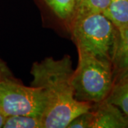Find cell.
Here are the masks:
<instances>
[{
	"instance_id": "5bb4252c",
	"label": "cell",
	"mask_w": 128,
	"mask_h": 128,
	"mask_svg": "<svg viewBox=\"0 0 128 128\" xmlns=\"http://www.w3.org/2000/svg\"><path fill=\"white\" fill-rule=\"evenodd\" d=\"M5 117L0 112V128H2L3 127V124L4 122Z\"/></svg>"
},
{
	"instance_id": "30bf717a",
	"label": "cell",
	"mask_w": 128,
	"mask_h": 128,
	"mask_svg": "<svg viewBox=\"0 0 128 128\" xmlns=\"http://www.w3.org/2000/svg\"><path fill=\"white\" fill-rule=\"evenodd\" d=\"M110 1V0H76L74 18L93 13H103L108 8Z\"/></svg>"
},
{
	"instance_id": "7c38bea8",
	"label": "cell",
	"mask_w": 128,
	"mask_h": 128,
	"mask_svg": "<svg viewBox=\"0 0 128 128\" xmlns=\"http://www.w3.org/2000/svg\"><path fill=\"white\" fill-rule=\"evenodd\" d=\"M92 111L82 112L74 118L68 124L67 128H91Z\"/></svg>"
},
{
	"instance_id": "9c48e42d",
	"label": "cell",
	"mask_w": 128,
	"mask_h": 128,
	"mask_svg": "<svg viewBox=\"0 0 128 128\" xmlns=\"http://www.w3.org/2000/svg\"><path fill=\"white\" fill-rule=\"evenodd\" d=\"M44 2L58 18L70 26L75 16L76 0H44Z\"/></svg>"
},
{
	"instance_id": "6da1fadb",
	"label": "cell",
	"mask_w": 128,
	"mask_h": 128,
	"mask_svg": "<svg viewBox=\"0 0 128 128\" xmlns=\"http://www.w3.org/2000/svg\"><path fill=\"white\" fill-rule=\"evenodd\" d=\"M73 72L72 60L68 55L58 60L47 57L32 65L31 86L41 88L46 97L44 128H67L77 115L92 109L94 104L75 98Z\"/></svg>"
},
{
	"instance_id": "8fae6325",
	"label": "cell",
	"mask_w": 128,
	"mask_h": 128,
	"mask_svg": "<svg viewBox=\"0 0 128 128\" xmlns=\"http://www.w3.org/2000/svg\"><path fill=\"white\" fill-rule=\"evenodd\" d=\"M2 128H44L42 120L28 115H9L5 117Z\"/></svg>"
},
{
	"instance_id": "4fadbf2b",
	"label": "cell",
	"mask_w": 128,
	"mask_h": 128,
	"mask_svg": "<svg viewBox=\"0 0 128 128\" xmlns=\"http://www.w3.org/2000/svg\"><path fill=\"white\" fill-rule=\"evenodd\" d=\"M13 74L11 72L10 69L8 67L7 64H6L2 59L0 58V83L5 78L12 76Z\"/></svg>"
},
{
	"instance_id": "3957f363",
	"label": "cell",
	"mask_w": 128,
	"mask_h": 128,
	"mask_svg": "<svg viewBox=\"0 0 128 128\" xmlns=\"http://www.w3.org/2000/svg\"><path fill=\"white\" fill-rule=\"evenodd\" d=\"M70 28L77 48L112 62L118 29L102 13L74 18Z\"/></svg>"
},
{
	"instance_id": "8992f818",
	"label": "cell",
	"mask_w": 128,
	"mask_h": 128,
	"mask_svg": "<svg viewBox=\"0 0 128 128\" xmlns=\"http://www.w3.org/2000/svg\"><path fill=\"white\" fill-rule=\"evenodd\" d=\"M117 29V39L111 62L114 82L128 72V24Z\"/></svg>"
},
{
	"instance_id": "52a82bcc",
	"label": "cell",
	"mask_w": 128,
	"mask_h": 128,
	"mask_svg": "<svg viewBox=\"0 0 128 128\" xmlns=\"http://www.w3.org/2000/svg\"><path fill=\"white\" fill-rule=\"evenodd\" d=\"M105 100L117 106L128 117V72L114 81Z\"/></svg>"
},
{
	"instance_id": "277c9868",
	"label": "cell",
	"mask_w": 128,
	"mask_h": 128,
	"mask_svg": "<svg viewBox=\"0 0 128 128\" xmlns=\"http://www.w3.org/2000/svg\"><path fill=\"white\" fill-rule=\"evenodd\" d=\"M46 97L41 88L26 86L10 76L0 83V112L9 115H28L42 120Z\"/></svg>"
},
{
	"instance_id": "5b68a950",
	"label": "cell",
	"mask_w": 128,
	"mask_h": 128,
	"mask_svg": "<svg viewBox=\"0 0 128 128\" xmlns=\"http://www.w3.org/2000/svg\"><path fill=\"white\" fill-rule=\"evenodd\" d=\"M91 128H128V117L105 100L94 104Z\"/></svg>"
},
{
	"instance_id": "ba28073f",
	"label": "cell",
	"mask_w": 128,
	"mask_h": 128,
	"mask_svg": "<svg viewBox=\"0 0 128 128\" xmlns=\"http://www.w3.org/2000/svg\"><path fill=\"white\" fill-rule=\"evenodd\" d=\"M117 28L128 24V0H110L102 13Z\"/></svg>"
},
{
	"instance_id": "7a4b0ae2",
	"label": "cell",
	"mask_w": 128,
	"mask_h": 128,
	"mask_svg": "<svg viewBox=\"0 0 128 128\" xmlns=\"http://www.w3.org/2000/svg\"><path fill=\"white\" fill-rule=\"evenodd\" d=\"M78 49V62L72 79L75 98L96 104L105 100L114 83L112 64Z\"/></svg>"
}]
</instances>
